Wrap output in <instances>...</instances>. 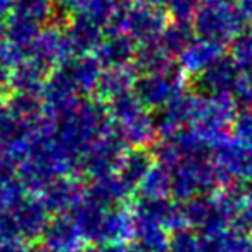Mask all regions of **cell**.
<instances>
[{
  "label": "cell",
  "instance_id": "6da1fadb",
  "mask_svg": "<svg viewBox=\"0 0 252 252\" xmlns=\"http://www.w3.org/2000/svg\"><path fill=\"white\" fill-rule=\"evenodd\" d=\"M50 12V0H14L9 16L25 19L38 26Z\"/></svg>",
  "mask_w": 252,
  "mask_h": 252
},
{
  "label": "cell",
  "instance_id": "7a4b0ae2",
  "mask_svg": "<svg viewBox=\"0 0 252 252\" xmlns=\"http://www.w3.org/2000/svg\"><path fill=\"white\" fill-rule=\"evenodd\" d=\"M12 5H14V0H0V18L9 16V12L12 11Z\"/></svg>",
  "mask_w": 252,
  "mask_h": 252
}]
</instances>
